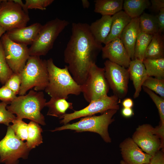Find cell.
Here are the masks:
<instances>
[{
	"instance_id": "f546056e",
	"label": "cell",
	"mask_w": 164,
	"mask_h": 164,
	"mask_svg": "<svg viewBox=\"0 0 164 164\" xmlns=\"http://www.w3.org/2000/svg\"><path fill=\"white\" fill-rule=\"evenodd\" d=\"M144 87L164 98V79L148 77L142 84Z\"/></svg>"
},
{
	"instance_id": "d6986e66",
	"label": "cell",
	"mask_w": 164,
	"mask_h": 164,
	"mask_svg": "<svg viewBox=\"0 0 164 164\" xmlns=\"http://www.w3.org/2000/svg\"><path fill=\"white\" fill-rule=\"evenodd\" d=\"M111 22V16L103 15L89 25L92 35L99 43L104 44L110 33Z\"/></svg>"
},
{
	"instance_id": "f1b7e54d",
	"label": "cell",
	"mask_w": 164,
	"mask_h": 164,
	"mask_svg": "<svg viewBox=\"0 0 164 164\" xmlns=\"http://www.w3.org/2000/svg\"><path fill=\"white\" fill-rule=\"evenodd\" d=\"M153 36L141 32H139L135 45L134 59H137L143 61L145 59V51Z\"/></svg>"
},
{
	"instance_id": "ab89813d",
	"label": "cell",
	"mask_w": 164,
	"mask_h": 164,
	"mask_svg": "<svg viewBox=\"0 0 164 164\" xmlns=\"http://www.w3.org/2000/svg\"><path fill=\"white\" fill-rule=\"evenodd\" d=\"M121 114L124 117L129 118L134 114V112L132 108H123L121 110Z\"/></svg>"
},
{
	"instance_id": "8992f818",
	"label": "cell",
	"mask_w": 164,
	"mask_h": 164,
	"mask_svg": "<svg viewBox=\"0 0 164 164\" xmlns=\"http://www.w3.org/2000/svg\"><path fill=\"white\" fill-rule=\"evenodd\" d=\"M69 24L67 20L56 18L43 25L36 39L29 48L30 56L40 57L46 55L53 48L59 35Z\"/></svg>"
},
{
	"instance_id": "484cf974",
	"label": "cell",
	"mask_w": 164,
	"mask_h": 164,
	"mask_svg": "<svg viewBox=\"0 0 164 164\" xmlns=\"http://www.w3.org/2000/svg\"><path fill=\"white\" fill-rule=\"evenodd\" d=\"M142 62L148 77L164 79V58L155 59L145 58Z\"/></svg>"
},
{
	"instance_id": "8fae6325",
	"label": "cell",
	"mask_w": 164,
	"mask_h": 164,
	"mask_svg": "<svg viewBox=\"0 0 164 164\" xmlns=\"http://www.w3.org/2000/svg\"><path fill=\"white\" fill-rule=\"evenodd\" d=\"M120 100L115 95H108L92 101L85 108L78 111H74L70 113H66L60 123L63 125L78 118L94 115L98 113H103L110 110H118Z\"/></svg>"
},
{
	"instance_id": "d4e9b609",
	"label": "cell",
	"mask_w": 164,
	"mask_h": 164,
	"mask_svg": "<svg viewBox=\"0 0 164 164\" xmlns=\"http://www.w3.org/2000/svg\"><path fill=\"white\" fill-rule=\"evenodd\" d=\"M144 91L150 97L155 104L159 112L160 123L155 128L156 134L162 141H164V98L158 96L153 91L144 87H142Z\"/></svg>"
},
{
	"instance_id": "52a82bcc",
	"label": "cell",
	"mask_w": 164,
	"mask_h": 164,
	"mask_svg": "<svg viewBox=\"0 0 164 164\" xmlns=\"http://www.w3.org/2000/svg\"><path fill=\"white\" fill-rule=\"evenodd\" d=\"M30 150L26 142L19 138L9 126L5 136L0 141V163L18 164L20 159L28 158Z\"/></svg>"
},
{
	"instance_id": "7a4b0ae2",
	"label": "cell",
	"mask_w": 164,
	"mask_h": 164,
	"mask_svg": "<svg viewBox=\"0 0 164 164\" xmlns=\"http://www.w3.org/2000/svg\"><path fill=\"white\" fill-rule=\"evenodd\" d=\"M49 82L45 89L51 97L68 98V95H78L81 93V85L77 84L70 73L67 66L61 68L54 64L51 58L47 60Z\"/></svg>"
},
{
	"instance_id": "2e32d148",
	"label": "cell",
	"mask_w": 164,
	"mask_h": 164,
	"mask_svg": "<svg viewBox=\"0 0 164 164\" xmlns=\"http://www.w3.org/2000/svg\"><path fill=\"white\" fill-rule=\"evenodd\" d=\"M42 26L39 23H35L28 26L12 29L5 33L13 41L27 46L33 43Z\"/></svg>"
},
{
	"instance_id": "bcb514c9",
	"label": "cell",
	"mask_w": 164,
	"mask_h": 164,
	"mask_svg": "<svg viewBox=\"0 0 164 164\" xmlns=\"http://www.w3.org/2000/svg\"><path fill=\"white\" fill-rule=\"evenodd\" d=\"M149 164V163H145V164Z\"/></svg>"
},
{
	"instance_id": "f35d334b",
	"label": "cell",
	"mask_w": 164,
	"mask_h": 164,
	"mask_svg": "<svg viewBox=\"0 0 164 164\" xmlns=\"http://www.w3.org/2000/svg\"><path fill=\"white\" fill-rule=\"evenodd\" d=\"M156 16L159 26V33L162 34L164 31V8L162 9Z\"/></svg>"
},
{
	"instance_id": "9c48e42d",
	"label": "cell",
	"mask_w": 164,
	"mask_h": 164,
	"mask_svg": "<svg viewBox=\"0 0 164 164\" xmlns=\"http://www.w3.org/2000/svg\"><path fill=\"white\" fill-rule=\"evenodd\" d=\"M29 19L28 12L13 0H3L0 4V26L6 32L26 26Z\"/></svg>"
},
{
	"instance_id": "83f0119b",
	"label": "cell",
	"mask_w": 164,
	"mask_h": 164,
	"mask_svg": "<svg viewBox=\"0 0 164 164\" xmlns=\"http://www.w3.org/2000/svg\"><path fill=\"white\" fill-rule=\"evenodd\" d=\"M139 19L141 32L153 35L159 33V26L156 15L144 13L139 17Z\"/></svg>"
},
{
	"instance_id": "277c9868",
	"label": "cell",
	"mask_w": 164,
	"mask_h": 164,
	"mask_svg": "<svg viewBox=\"0 0 164 164\" xmlns=\"http://www.w3.org/2000/svg\"><path fill=\"white\" fill-rule=\"evenodd\" d=\"M20 74L22 83L19 95L26 94L33 87L37 91L45 90L49 82L47 60L39 56H30Z\"/></svg>"
},
{
	"instance_id": "74e56055",
	"label": "cell",
	"mask_w": 164,
	"mask_h": 164,
	"mask_svg": "<svg viewBox=\"0 0 164 164\" xmlns=\"http://www.w3.org/2000/svg\"><path fill=\"white\" fill-rule=\"evenodd\" d=\"M149 7L153 12L158 13L162 8H164V0H151Z\"/></svg>"
},
{
	"instance_id": "d6a6232c",
	"label": "cell",
	"mask_w": 164,
	"mask_h": 164,
	"mask_svg": "<svg viewBox=\"0 0 164 164\" xmlns=\"http://www.w3.org/2000/svg\"><path fill=\"white\" fill-rule=\"evenodd\" d=\"M8 103L0 102V124L9 126L10 123H13L16 119V116L6 108Z\"/></svg>"
},
{
	"instance_id": "5b68a950",
	"label": "cell",
	"mask_w": 164,
	"mask_h": 164,
	"mask_svg": "<svg viewBox=\"0 0 164 164\" xmlns=\"http://www.w3.org/2000/svg\"><path fill=\"white\" fill-rule=\"evenodd\" d=\"M117 111L110 110L98 116L92 115L82 117L78 121L71 124L68 123L56 128L52 132L69 129L79 132H89L99 134L107 143L111 142L108 132V127L114 120L113 117Z\"/></svg>"
},
{
	"instance_id": "44dd1931",
	"label": "cell",
	"mask_w": 164,
	"mask_h": 164,
	"mask_svg": "<svg viewBox=\"0 0 164 164\" xmlns=\"http://www.w3.org/2000/svg\"><path fill=\"white\" fill-rule=\"evenodd\" d=\"M123 0H96L94 1L95 12L102 16H112L122 10Z\"/></svg>"
},
{
	"instance_id": "4dcf8cb0",
	"label": "cell",
	"mask_w": 164,
	"mask_h": 164,
	"mask_svg": "<svg viewBox=\"0 0 164 164\" xmlns=\"http://www.w3.org/2000/svg\"><path fill=\"white\" fill-rule=\"evenodd\" d=\"M13 73L7 63L3 46L0 40V82L3 84L6 82Z\"/></svg>"
},
{
	"instance_id": "cb8c5ba5",
	"label": "cell",
	"mask_w": 164,
	"mask_h": 164,
	"mask_svg": "<svg viewBox=\"0 0 164 164\" xmlns=\"http://www.w3.org/2000/svg\"><path fill=\"white\" fill-rule=\"evenodd\" d=\"M151 5L149 0H125L123 9L132 19L139 17Z\"/></svg>"
},
{
	"instance_id": "603a6c76",
	"label": "cell",
	"mask_w": 164,
	"mask_h": 164,
	"mask_svg": "<svg viewBox=\"0 0 164 164\" xmlns=\"http://www.w3.org/2000/svg\"><path fill=\"white\" fill-rule=\"evenodd\" d=\"M164 37L158 33L153 35L145 52V58L155 59L164 58Z\"/></svg>"
},
{
	"instance_id": "ba28073f",
	"label": "cell",
	"mask_w": 164,
	"mask_h": 164,
	"mask_svg": "<svg viewBox=\"0 0 164 164\" xmlns=\"http://www.w3.org/2000/svg\"><path fill=\"white\" fill-rule=\"evenodd\" d=\"M81 93L85 99L90 103L108 95L109 87L106 78L104 68L93 64L86 79L81 85Z\"/></svg>"
},
{
	"instance_id": "d590c367",
	"label": "cell",
	"mask_w": 164,
	"mask_h": 164,
	"mask_svg": "<svg viewBox=\"0 0 164 164\" xmlns=\"http://www.w3.org/2000/svg\"><path fill=\"white\" fill-rule=\"evenodd\" d=\"M16 97V95L5 85L0 88V100L2 102L10 104Z\"/></svg>"
},
{
	"instance_id": "ee69618b",
	"label": "cell",
	"mask_w": 164,
	"mask_h": 164,
	"mask_svg": "<svg viewBox=\"0 0 164 164\" xmlns=\"http://www.w3.org/2000/svg\"><path fill=\"white\" fill-rule=\"evenodd\" d=\"M120 164H127L123 160H121L120 162Z\"/></svg>"
},
{
	"instance_id": "3957f363",
	"label": "cell",
	"mask_w": 164,
	"mask_h": 164,
	"mask_svg": "<svg viewBox=\"0 0 164 164\" xmlns=\"http://www.w3.org/2000/svg\"><path fill=\"white\" fill-rule=\"evenodd\" d=\"M46 102L43 92L31 90L27 94L17 96L6 108L16 114L17 119L26 118L44 125L45 118L41 111Z\"/></svg>"
},
{
	"instance_id": "7bdbcfd3",
	"label": "cell",
	"mask_w": 164,
	"mask_h": 164,
	"mask_svg": "<svg viewBox=\"0 0 164 164\" xmlns=\"http://www.w3.org/2000/svg\"><path fill=\"white\" fill-rule=\"evenodd\" d=\"M6 32L5 29L1 26H0V37L4 34Z\"/></svg>"
},
{
	"instance_id": "30bf717a",
	"label": "cell",
	"mask_w": 164,
	"mask_h": 164,
	"mask_svg": "<svg viewBox=\"0 0 164 164\" xmlns=\"http://www.w3.org/2000/svg\"><path fill=\"white\" fill-rule=\"evenodd\" d=\"M6 61L14 73H20L30 56L27 46L15 43L5 33L1 39Z\"/></svg>"
},
{
	"instance_id": "f6af8a7d",
	"label": "cell",
	"mask_w": 164,
	"mask_h": 164,
	"mask_svg": "<svg viewBox=\"0 0 164 164\" xmlns=\"http://www.w3.org/2000/svg\"><path fill=\"white\" fill-rule=\"evenodd\" d=\"M3 0H0V4L2 2Z\"/></svg>"
},
{
	"instance_id": "7402d4cb",
	"label": "cell",
	"mask_w": 164,
	"mask_h": 164,
	"mask_svg": "<svg viewBox=\"0 0 164 164\" xmlns=\"http://www.w3.org/2000/svg\"><path fill=\"white\" fill-rule=\"evenodd\" d=\"M46 107L48 108L47 115L62 119L68 109H73V103L68 102L66 99L51 97L46 102Z\"/></svg>"
},
{
	"instance_id": "9a60e30c",
	"label": "cell",
	"mask_w": 164,
	"mask_h": 164,
	"mask_svg": "<svg viewBox=\"0 0 164 164\" xmlns=\"http://www.w3.org/2000/svg\"><path fill=\"white\" fill-rule=\"evenodd\" d=\"M119 147L123 160L127 164L149 163L152 157L144 152L130 138L122 142Z\"/></svg>"
},
{
	"instance_id": "60d3db41",
	"label": "cell",
	"mask_w": 164,
	"mask_h": 164,
	"mask_svg": "<svg viewBox=\"0 0 164 164\" xmlns=\"http://www.w3.org/2000/svg\"><path fill=\"white\" fill-rule=\"evenodd\" d=\"M133 104V100L129 98L125 99L122 102V105L124 108H132Z\"/></svg>"
},
{
	"instance_id": "5bb4252c",
	"label": "cell",
	"mask_w": 164,
	"mask_h": 164,
	"mask_svg": "<svg viewBox=\"0 0 164 164\" xmlns=\"http://www.w3.org/2000/svg\"><path fill=\"white\" fill-rule=\"evenodd\" d=\"M101 51L103 59H107L126 68L128 67L131 60L120 38L116 39L105 45Z\"/></svg>"
},
{
	"instance_id": "836d02e7",
	"label": "cell",
	"mask_w": 164,
	"mask_h": 164,
	"mask_svg": "<svg viewBox=\"0 0 164 164\" xmlns=\"http://www.w3.org/2000/svg\"><path fill=\"white\" fill-rule=\"evenodd\" d=\"M21 83L22 78L20 74L13 73L4 85L17 95L19 94Z\"/></svg>"
},
{
	"instance_id": "1f68e13d",
	"label": "cell",
	"mask_w": 164,
	"mask_h": 164,
	"mask_svg": "<svg viewBox=\"0 0 164 164\" xmlns=\"http://www.w3.org/2000/svg\"><path fill=\"white\" fill-rule=\"evenodd\" d=\"M10 125L14 131L15 135L22 141L27 140L28 136V124L24 121L22 119H17Z\"/></svg>"
},
{
	"instance_id": "ac0fdd59",
	"label": "cell",
	"mask_w": 164,
	"mask_h": 164,
	"mask_svg": "<svg viewBox=\"0 0 164 164\" xmlns=\"http://www.w3.org/2000/svg\"><path fill=\"white\" fill-rule=\"evenodd\" d=\"M128 70L135 89L133 97L135 98L139 97L143 83L148 76L142 61L138 59L131 60Z\"/></svg>"
},
{
	"instance_id": "7c38bea8",
	"label": "cell",
	"mask_w": 164,
	"mask_h": 164,
	"mask_svg": "<svg viewBox=\"0 0 164 164\" xmlns=\"http://www.w3.org/2000/svg\"><path fill=\"white\" fill-rule=\"evenodd\" d=\"M104 65L105 77L109 87L119 99L124 98L128 91L129 76L128 69L108 60Z\"/></svg>"
},
{
	"instance_id": "6da1fadb",
	"label": "cell",
	"mask_w": 164,
	"mask_h": 164,
	"mask_svg": "<svg viewBox=\"0 0 164 164\" xmlns=\"http://www.w3.org/2000/svg\"><path fill=\"white\" fill-rule=\"evenodd\" d=\"M102 47L94 39L89 25L72 23L71 34L64 50V58L70 73L78 84L85 82L91 67L96 63Z\"/></svg>"
},
{
	"instance_id": "8d00e7d4",
	"label": "cell",
	"mask_w": 164,
	"mask_h": 164,
	"mask_svg": "<svg viewBox=\"0 0 164 164\" xmlns=\"http://www.w3.org/2000/svg\"><path fill=\"white\" fill-rule=\"evenodd\" d=\"M149 164H164L163 151L159 150L151 158Z\"/></svg>"
},
{
	"instance_id": "4316f807",
	"label": "cell",
	"mask_w": 164,
	"mask_h": 164,
	"mask_svg": "<svg viewBox=\"0 0 164 164\" xmlns=\"http://www.w3.org/2000/svg\"><path fill=\"white\" fill-rule=\"evenodd\" d=\"M43 130L39 124L32 121L28 124V136L26 142L29 149L31 150L43 142Z\"/></svg>"
},
{
	"instance_id": "4fadbf2b",
	"label": "cell",
	"mask_w": 164,
	"mask_h": 164,
	"mask_svg": "<svg viewBox=\"0 0 164 164\" xmlns=\"http://www.w3.org/2000/svg\"><path fill=\"white\" fill-rule=\"evenodd\" d=\"M132 139L146 153L152 156L164 148L155 128L149 124L139 125L132 135Z\"/></svg>"
},
{
	"instance_id": "b9f144b4",
	"label": "cell",
	"mask_w": 164,
	"mask_h": 164,
	"mask_svg": "<svg viewBox=\"0 0 164 164\" xmlns=\"http://www.w3.org/2000/svg\"><path fill=\"white\" fill-rule=\"evenodd\" d=\"M82 5L83 8L84 9H88L90 6V3L87 0H82Z\"/></svg>"
},
{
	"instance_id": "e575fe53",
	"label": "cell",
	"mask_w": 164,
	"mask_h": 164,
	"mask_svg": "<svg viewBox=\"0 0 164 164\" xmlns=\"http://www.w3.org/2000/svg\"><path fill=\"white\" fill-rule=\"evenodd\" d=\"M54 1L53 0H26L24 4L27 11L29 9H32L44 10Z\"/></svg>"
},
{
	"instance_id": "ffe728a7",
	"label": "cell",
	"mask_w": 164,
	"mask_h": 164,
	"mask_svg": "<svg viewBox=\"0 0 164 164\" xmlns=\"http://www.w3.org/2000/svg\"><path fill=\"white\" fill-rule=\"evenodd\" d=\"M111 18L110 31L104 42L105 45L116 39H120L122 31L132 19L123 10L111 16Z\"/></svg>"
},
{
	"instance_id": "e0dca14e",
	"label": "cell",
	"mask_w": 164,
	"mask_h": 164,
	"mask_svg": "<svg viewBox=\"0 0 164 164\" xmlns=\"http://www.w3.org/2000/svg\"><path fill=\"white\" fill-rule=\"evenodd\" d=\"M140 32L138 17L132 19L124 28L121 35L120 39L131 60L134 59L135 45Z\"/></svg>"
}]
</instances>
